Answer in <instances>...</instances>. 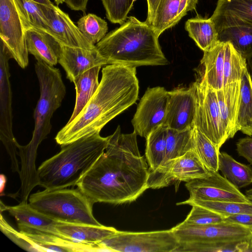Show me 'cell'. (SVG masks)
<instances>
[{
    "instance_id": "1",
    "label": "cell",
    "mask_w": 252,
    "mask_h": 252,
    "mask_svg": "<svg viewBox=\"0 0 252 252\" xmlns=\"http://www.w3.org/2000/svg\"><path fill=\"white\" fill-rule=\"evenodd\" d=\"M137 135L122 133L118 126L105 152L77 183L94 204L131 202L149 189L148 164L139 151Z\"/></svg>"
},
{
    "instance_id": "2",
    "label": "cell",
    "mask_w": 252,
    "mask_h": 252,
    "mask_svg": "<svg viewBox=\"0 0 252 252\" xmlns=\"http://www.w3.org/2000/svg\"><path fill=\"white\" fill-rule=\"evenodd\" d=\"M139 89L136 67L106 65L95 92L79 114L58 132L56 142L62 147L100 133L109 122L135 103Z\"/></svg>"
},
{
    "instance_id": "3",
    "label": "cell",
    "mask_w": 252,
    "mask_h": 252,
    "mask_svg": "<svg viewBox=\"0 0 252 252\" xmlns=\"http://www.w3.org/2000/svg\"><path fill=\"white\" fill-rule=\"evenodd\" d=\"M127 19L95 45L108 64L136 67L168 64L153 27L134 16Z\"/></svg>"
},
{
    "instance_id": "4",
    "label": "cell",
    "mask_w": 252,
    "mask_h": 252,
    "mask_svg": "<svg viewBox=\"0 0 252 252\" xmlns=\"http://www.w3.org/2000/svg\"><path fill=\"white\" fill-rule=\"evenodd\" d=\"M109 138L97 133L62 146L38 168V185L49 190L76 186L105 152Z\"/></svg>"
},
{
    "instance_id": "5",
    "label": "cell",
    "mask_w": 252,
    "mask_h": 252,
    "mask_svg": "<svg viewBox=\"0 0 252 252\" xmlns=\"http://www.w3.org/2000/svg\"><path fill=\"white\" fill-rule=\"evenodd\" d=\"M180 243L175 252L249 251L252 227L221 223L196 225L183 221L171 228Z\"/></svg>"
},
{
    "instance_id": "6",
    "label": "cell",
    "mask_w": 252,
    "mask_h": 252,
    "mask_svg": "<svg viewBox=\"0 0 252 252\" xmlns=\"http://www.w3.org/2000/svg\"><path fill=\"white\" fill-rule=\"evenodd\" d=\"M34 66L40 96L33 113L34 130L32 139L27 145L22 146L17 143L21 160L30 163H35L38 147L50 133L51 119L61 106L66 94V88L58 68L41 61H36Z\"/></svg>"
},
{
    "instance_id": "7",
    "label": "cell",
    "mask_w": 252,
    "mask_h": 252,
    "mask_svg": "<svg viewBox=\"0 0 252 252\" xmlns=\"http://www.w3.org/2000/svg\"><path fill=\"white\" fill-rule=\"evenodd\" d=\"M34 209L59 221L101 226L93 213L94 204L77 188L39 191L31 194Z\"/></svg>"
},
{
    "instance_id": "8",
    "label": "cell",
    "mask_w": 252,
    "mask_h": 252,
    "mask_svg": "<svg viewBox=\"0 0 252 252\" xmlns=\"http://www.w3.org/2000/svg\"><path fill=\"white\" fill-rule=\"evenodd\" d=\"M99 244L106 251L175 252L180 243L172 229L149 232L118 231Z\"/></svg>"
},
{
    "instance_id": "9",
    "label": "cell",
    "mask_w": 252,
    "mask_h": 252,
    "mask_svg": "<svg viewBox=\"0 0 252 252\" xmlns=\"http://www.w3.org/2000/svg\"><path fill=\"white\" fill-rule=\"evenodd\" d=\"M12 58L8 49L0 42V139L11 160L13 172L20 173L17 141L12 129V91L9 60Z\"/></svg>"
},
{
    "instance_id": "10",
    "label": "cell",
    "mask_w": 252,
    "mask_h": 252,
    "mask_svg": "<svg viewBox=\"0 0 252 252\" xmlns=\"http://www.w3.org/2000/svg\"><path fill=\"white\" fill-rule=\"evenodd\" d=\"M0 37L22 68L29 64L25 30L14 0H0Z\"/></svg>"
},
{
    "instance_id": "11",
    "label": "cell",
    "mask_w": 252,
    "mask_h": 252,
    "mask_svg": "<svg viewBox=\"0 0 252 252\" xmlns=\"http://www.w3.org/2000/svg\"><path fill=\"white\" fill-rule=\"evenodd\" d=\"M197 105L194 127L219 149L228 140L221 126L216 91L196 81Z\"/></svg>"
},
{
    "instance_id": "12",
    "label": "cell",
    "mask_w": 252,
    "mask_h": 252,
    "mask_svg": "<svg viewBox=\"0 0 252 252\" xmlns=\"http://www.w3.org/2000/svg\"><path fill=\"white\" fill-rule=\"evenodd\" d=\"M168 101V92L163 87L148 88L131 121L133 131L146 138L153 130L165 124Z\"/></svg>"
},
{
    "instance_id": "13",
    "label": "cell",
    "mask_w": 252,
    "mask_h": 252,
    "mask_svg": "<svg viewBox=\"0 0 252 252\" xmlns=\"http://www.w3.org/2000/svg\"><path fill=\"white\" fill-rule=\"evenodd\" d=\"M189 200L249 202L250 201L218 171L186 182Z\"/></svg>"
},
{
    "instance_id": "14",
    "label": "cell",
    "mask_w": 252,
    "mask_h": 252,
    "mask_svg": "<svg viewBox=\"0 0 252 252\" xmlns=\"http://www.w3.org/2000/svg\"><path fill=\"white\" fill-rule=\"evenodd\" d=\"M211 172L203 165L192 149L173 159L160 173L149 180L148 187L158 189L166 187L174 181L187 182L205 177Z\"/></svg>"
},
{
    "instance_id": "15",
    "label": "cell",
    "mask_w": 252,
    "mask_h": 252,
    "mask_svg": "<svg viewBox=\"0 0 252 252\" xmlns=\"http://www.w3.org/2000/svg\"><path fill=\"white\" fill-rule=\"evenodd\" d=\"M196 105V81L187 88L168 92L165 124L168 128L178 130L194 127Z\"/></svg>"
},
{
    "instance_id": "16",
    "label": "cell",
    "mask_w": 252,
    "mask_h": 252,
    "mask_svg": "<svg viewBox=\"0 0 252 252\" xmlns=\"http://www.w3.org/2000/svg\"><path fill=\"white\" fill-rule=\"evenodd\" d=\"M49 24V33L62 45L92 49L95 45L91 44L70 18L58 5L41 4Z\"/></svg>"
},
{
    "instance_id": "17",
    "label": "cell",
    "mask_w": 252,
    "mask_h": 252,
    "mask_svg": "<svg viewBox=\"0 0 252 252\" xmlns=\"http://www.w3.org/2000/svg\"><path fill=\"white\" fill-rule=\"evenodd\" d=\"M58 63L65 70L67 78L73 83L87 70L108 64L96 47L87 49L63 45Z\"/></svg>"
},
{
    "instance_id": "18",
    "label": "cell",
    "mask_w": 252,
    "mask_h": 252,
    "mask_svg": "<svg viewBox=\"0 0 252 252\" xmlns=\"http://www.w3.org/2000/svg\"><path fill=\"white\" fill-rule=\"evenodd\" d=\"M19 230L34 242L43 252H87L105 251L98 244L76 242L52 233L18 226Z\"/></svg>"
},
{
    "instance_id": "19",
    "label": "cell",
    "mask_w": 252,
    "mask_h": 252,
    "mask_svg": "<svg viewBox=\"0 0 252 252\" xmlns=\"http://www.w3.org/2000/svg\"><path fill=\"white\" fill-rule=\"evenodd\" d=\"M225 42L218 41L204 51L197 69L198 82L217 91L223 87V71Z\"/></svg>"
},
{
    "instance_id": "20",
    "label": "cell",
    "mask_w": 252,
    "mask_h": 252,
    "mask_svg": "<svg viewBox=\"0 0 252 252\" xmlns=\"http://www.w3.org/2000/svg\"><path fill=\"white\" fill-rule=\"evenodd\" d=\"M241 80L227 84L217 90L222 130L228 139L237 132V116L240 100Z\"/></svg>"
},
{
    "instance_id": "21",
    "label": "cell",
    "mask_w": 252,
    "mask_h": 252,
    "mask_svg": "<svg viewBox=\"0 0 252 252\" xmlns=\"http://www.w3.org/2000/svg\"><path fill=\"white\" fill-rule=\"evenodd\" d=\"M27 48L36 61L51 65L58 63L62 45L49 33L35 28L25 30Z\"/></svg>"
},
{
    "instance_id": "22",
    "label": "cell",
    "mask_w": 252,
    "mask_h": 252,
    "mask_svg": "<svg viewBox=\"0 0 252 252\" xmlns=\"http://www.w3.org/2000/svg\"><path fill=\"white\" fill-rule=\"evenodd\" d=\"M211 18L217 30L237 24L252 26V0H218Z\"/></svg>"
},
{
    "instance_id": "23",
    "label": "cell",
    "mask_w": 252,
    "mask_h": 252,
    "mask_svg": "<svg viewBox=\"0 0 252 252\" xmlns=\"http://www.w3.org/2000/svg\"><path fill=\"white\" fill-rule=\"evenodd\" d=\"M199 0H160L152 26L159 36L172 28L188 12L195 9Z\"/></svg>"
},
{
    "instance_id": "24",
    "label": "cell",
    "mask_w": 252,
    "mask_h": 252,
    "mask_svg": "<svg viewBox=\"0 0 252 252\" xmlns=\"http://www.w3.org/2000/svg\"><path fill=\"white\" fill-rule=\"evenodd\" d=\"M56 228L61 236L67 239L88 244H98L118 231L113 227L103 225L97 226L59 221Z\"/></svg>"
},
{
    "instance_id": "25",
    "label": "cell",
    "mask_w": 252,
    "mask_h": 252,
    "mask_svg": "<svg viewBox=\"0 0 252 252\" xmlns=\"http://www.w3.org/2000/svg\"><path fill=\"white\" fill-rule=\"evenodd\" d=\"M3 209L15 219L17 226H26L63 237L56 228L58 221L37 211L27 202H21L13 206L3 205Z\"/></svg>"
},
{
    "instance_id": "26",
    "label": "cell",
    "mask_w": 252,
    "mask_h": 252,
    "mask_svg": "<svg viewBox=\"0 0 252 252\" xmlns=\"http://www.w3.org/2000/svg\"><path fill=\"white\" fill-rule=\"evenodd\" d=\"M194 128L178 130L168 127L164 162L156 172L149 175L148 181L160 173L173 159L193 149Z\"/></svg>"
},
{
    "instance_id": "27",
    "label": "cell",
    "mask_w": 252,
    "mask_h": 252,
    "mask_svg": "<svg viewBox=\"0 0 252 252\" xmlns=\"http://www.w3.org/2000/svg\"><path fill=\"white\" fill-rule=\"evenodd\" d=\"M185 28L189 36L203 52L210 49L218 41V32L211 18L197 15L188 19Z\"/></svg>"
},
{
    "instance_id": "28",
    "label": "cell",
    "mask_w": 252,
    "mask_h": 252,
    "mask_svg": "<svg viewBox=\"0 0 252 252\" xmlns=\"http://www.w3.org/2000/svg\"><path fill=\"white\" fill-rule=\"evenodd\" d=\"M218 40L230 42L247 61L252 57V26L242 24L217 30Z\"/></svg>"
},
{
    "instance_id": "29",
    "label": "cell",
    "mask_w": 252,
    "mask_h": 252,
    "mask_svg": "<svg viewBox=\"0 0 252 252\" xmlns=\"http://www.w3.org/2000/svg\"><path fill=\"white\" fill-rule=\"evenodd\" d=\"M168 126L162 124L146 138L145 156L149 165V175L156 172L162 165L166 154Z\"/></svg>"
},
{
    "instance_id": "30",
    "label": "cell",
    "mask_w": 252,
    "mask_h": 252,
    "mask_svg": "<svg viewBox=\"0 0 252 252\" xmlns=\"http://www.w3.org/2000/svg\"><path fill=\"white\" fill-rule=\"evenodd\" d=\"M219 170L238 189L246 187L252 183V167L250 165L236 161L226 152L219 153Z\"/></svg>"
},
{
    "instance_id": "31",
    "label": "cell",
    "mask_w": 252,
    "mask_h": 252,
    "mask_svg": "<svg viewBox=\"0 0 252 252\" xmlns=\"http://www.w3.org/2000/svg\"><path fill=\"white\" fill-rule=\"evenodd\" d=\"M101 67L97 66L87 70L73 83L76 90V101L68 122L72 121L79 114L95 92L99 84L98 75Z\"/></svg>"
},
{
    "instance_id": "32",
    "label": "cell",
    "mask_w": 252,
    "mask_h": 252,
    "mask_svg": "<svg viewBox=\"0 0 252 252\" xmlns=\"http://www.w3.org/2000/svg\"><path fill=\"white\" fill-rule=\"evenodd\" d=\"M236 128L238 131L252 136V82L248 68L241 79L240 100Z\"/></svg>"
},
{
    "instance_id": "33",
    "label": "cell",
    "mask_w": 252,
    "mask_h": 252,
    "mask_svg": "<svg viewBox=\"0 0 252 252\" xmlns=\"http://www.w3.org/2000/svg\"><path fill=\"white\" fill-rule=\"evenodd\" d=\"M24 30L35 28L49 33L48 20L41 4L33 0H14Z\"/></svg>"
},
{
    "instance_id": "34",
    "label": "cell",
    "mask_w": 252,
    "mask_h": 252,
    "mask_svg": "<svg viewBox=\"0 0 252 252\" xmlns=\"http://www.w3.org/2000/svg\"><path fill=\"white\" fill-rule=\"evenodd\" d=\"M225 42L223 71V87L240 81L244 72L248 69L247 60L234 48L230 42Z\"/></svg>"
},
{
    "instance_id": "35",
    "label": "cell",
    "mask_w": 252,
    "mask_h": 252,
    "mask_svg": "<svg viewBox=\"0 0 252 252\" xmlns=\"http://www.w3.org/2000/svg\"><path fill=\"white\" fill-rule=\"evenodd\" d=\"M220 149L204 134L194 128L193 150L203 165L210 172L219 171Z\"/></svg>"
},
{
    "instance_id": "36",
    "label": "cell",
    "mask_w": 252,
    "mask_h": 252,
    "mask_svg": "<svg viewBox=\"0 0 252 252\" xmlns=\"http://www.w3.org/2000/svg\"><path fill=\"white\" fill-rule=\"evenodd\" d=\"M179 205H195L203 207L224 217L233 214L252 215V202H237L229 201H212L189 200L188 199L176 204Z\"/></svg>"
},
{
    "instance_id": "37",
    "label": "cell",
    "mask_w": 252,
    "mask_h": 252,
    "mask_svg": "<svg viewBox=\"0 0 252 252\" xmlns=\"http://www.w3.org/2000/svg\"><path fill=\"white\" fill-rule=\"evenodd\" d=\"M77 26L88 41L94 45L104 37L108 30L106 21L93 13L81 17Z\"/></svg>"
},
{
    "instance_id": "38",
    "label": "cell",
    "mask_w": 252,
    "mask_h": 252,
    "mask_svg": "<svg viewBox=\"0 0 252 252\" xmlns=\"http://www.w3.org/2000/svg\"><path fill=\"white\" fill-rule=\"evenodd\" d=\"M107 19L112 23H124L135 0H101Z\"/></svg>"
},
{
    "instance_id": "39",
    "label": "cell",
    "mask_w": 252,
    "mask_h": 252,
    "mask_svg": "<svg viewBox=\"0 0 252 252\" xmlns=\"http://www.w3.org/2000/svg\"><path fill=\"white\" fill-rule=\"evenodd\" d=\"M192 209L186 219L184 223L196 225H204L216 224L224 222L225 217L213 211L193 205Z\"/></svg>"
},
{
    "instance_id": "40",
    "label": "cell",
    "mask_w": 252,
    "mask_h": 252,
    "mask_svg": "<svg viewBox=\"0 0 252 252\" xmlns=\"http://www.w3.org/2000/svg\"><path fill=\"white\" fill-rule=\"evenodd\" d=\"M0 228L5 235L21 248L29 252H43L23 233L12 227L5 220L1 213L0 217Z\"/></svg>"
},
{
    "instance_id": "41",
    "label": "cell",
    "mask_w": 252,
    "mask_h": 252,
    "mask_svg": "<svg viewBox=\"0 0 252 252\" xmlns=\"http://www.w3.org/2000/svg\"><path fill=\"white\" fill-rule=\"evenodd\" d=\"M236 151L239 156L244 158L252 165V137L239 139L236 143Z\"/></svg>"
},
{
    "instance_id": "42",
    "label": "cell",
    "mask_w": 252,
    "mask_h": 252,
    "mask_svg": "<svg viewBox=\"0 0 252 252\" xmlns=\"http://www.w3.org/2000/svg\"><path fill=\"white\" fill-rule=\"evenodd\" d=\"M225 222L252 227V215L233 214L225 217Z\"/></svg>"
},
{
    "instance_id": "43",
    "label": "cell",
    "mask_w": 252,
    "mask_h": 252,
    "mask_svg": "<svg viewBox=\"0 0 252 252\" xmlns=\"http://www.w3.org/2000/svg\"><path fill=\"white\" fill-rule=\"evenodd\" d=\"M89 0H64L68 8L72 10L85 12Z\"/></svg>"
},
{
    "instance_id": "44",
    "label": "cell",
    "mask_w": 252,
    "mask_h": 252,
    "mask_svg": "<svg viewBox=\"0 0 252 252\" xmlns=\"http://www.w3.org/2000/svg\"><path fill=\"white\" fill-rule=\"evenodd\" d=\"M160 0H147V16L145 21L152 25L154 15Z\"/></svg>"
},
{
    "instance_id": "45",
    "label": "cell",
    "mask_w": 252,
    "mask_h": 252,
    "mask_svg": "<svg viewBox=\"0 0 252 252\" xmlns=\"http://www.w3.org/2000/svg\"><path fill=\"white\" fill-rule=\"evenodd\" d=\"M33 1L49 6H52L54 5L52 2L50 0H33Z\"/></svg>"
},
{
    "instance_id": "46",
    "label": "cell",
    "mask_w": 252,
    "mask_h": 252,
    "mask_svg": "<svg viewBox=\"0 0 252 252\" xmlns=\"http://www.w3.org/2000/svg\"><path fill=\"white\" fill-rule=\"evenodd\" d=\"M0 181V194L1 195H2V193L4 191L5 184L6 182V178L4 175H1Z\"/></svg>"
},
{
    "instance_id": "47",
    "label": "cell",
    "mask_w": 252,
    "mask_h": 252,
    "mask_svg": "<svg viewBox=\"0 0 252 252\" xmlns=\"http://www.w3.org/2000/svg\"><path fill=\"white\" fill-rule=\"evenodd\" d=\"M247 64L249 66V69L250 70V75H251V78L252 82V57L250 58V59L247 60Z\"/></svg>"
},
{
    "instance_id": "48",
    "label": "cell",
    "mask_w": 252,
    "mask_h": 252,
    "mask_svg": "<svg viewBox=\"0 0 252 252\" xmlns=\"http://www.w3.org/2000/svg\"><path fill=\"white\" fill-rule=\"evenodd\" d=\"M246 195L250 201L252 202V189L246 191Z\"/></svg>"
},
{
    "instance_id": "49",
    "label": "cell",
    "mask_w": 252,
    "mask_h": 252,
    "mask_svg": "<svg viewBox=\"0 0 252 252\" xmlns=\"http://www.w3.org/2000/svg\"><path fill=\"white\" fill-rule=\"evenodd\" d=\"M55 3L56 4V5H59V4H63V2H64V0H54Z\"/></svg>"
},
{
    "instance_id": "50",
    "label": "cell",
    "mask_w": 252,
    "mask_h": 252,
    "mask_svg": "<svg viewBox=\"0 0 252 252\" xmlns=\"http://www.w3.org/2000/svg\"><path fill=\"white\" fill-rule=\"evenodd\" d=\"M250 251H252V239L251 241V243H250Z\"/></svg>"
}]
</instances>
